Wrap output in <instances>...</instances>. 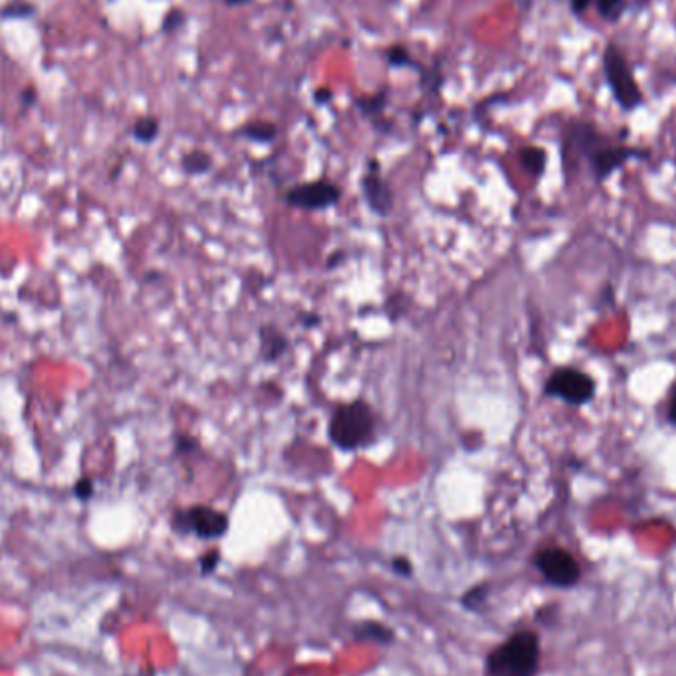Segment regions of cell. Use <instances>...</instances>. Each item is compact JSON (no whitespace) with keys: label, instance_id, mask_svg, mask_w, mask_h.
<instances>
[{"label":"cell","instance_id":"25","mask_svg":"<svg viewBox=\"0 0 676 676\" xmlns=\"http://www.w3.org/2000/svg\"><path fill=\"white\" fill-rule=\"evenodd\" d=\"M215 562H218V552H212V553H208V558H206V560L202 562V566H204V570H206V571H208L210 568L214 570Z\"/></svg>","mask_w":676,"mask_h":676},{"label":"cell","instance_id":"11","mask_svg":"<svg viewBox=\"0 0 676 676\" xmlns=\"http://www.w3.org/2000/svg\"><path fill=\"white\" fill-rule=\"evenodd\" d=\"M384 62H386V65L392 70H411L418 73L424 72V65L413 58L408 46L403 44H392L390 48L384 52Z\"/></svg>","mask_w":676,"mask_h":676},{"label":"cell","instance_id":"26","mask_svg":"<svg viewBox=\"0 0 676 676\" xmlns=\"http://www.w3.org/2000/svg\"><path fill=\"white\" fill-rule=\"evenodd\" d=\"M220 3H224L225 6H243V4H249L251 0H220Z\"/></svg>","mask_w":676,"mask_h":676},{"label":"cell","instance_id":"6","mask_svg":"<svg viewBox=\"0 0 676 676\" xmlns=\"http://www.w3.org/2000/svg\"><path fill=\"white\" fill-rule=\"evenodd\" d=\"M534 566L540 571L548 586L553 587H574L581 578L578 560L563 548H544L534 556Z\"/></svg>","mask_w":676,"mask_h":676},{"label":"cell","instance_id":"5","mask_svg":"<svg viewBox=\"0 0 676 676\" xmlns=\"http://www.w3.org/2000/svg\"><path fill=\"white\" fill-rule=\"evenodd\" d=\"M596 380L584 370L563 366V368L553 370L550 378L544 384V393L550 398H558L568 406H586L596 398Z\"/></svg>","mask_w":676,"mask_h":676},{"label":"cell","instance_id":"12","mask_svg":"<svg viewBox=\"0 0 676 676\" xmlns=\"http://www.w3.org/2000/svg\"><path fill=\"white\" fill-rule=\"evenodd\" d=\"M519 161L522 168L528 173L532 178H540L546 171V163H548V155L546 150L542 147H524L519 153Z\"/></svg>","mask_w":676,"mask_h":676},{"label":"cell","instance_id":"19","mask_svg":"<svg viewBox=\"0 0 676 676\" xmlns=\"http://www.w3.org/2000/svg\"><path fill=\"white\" fill-rule=\"evenodd\" d=\"M72 493H73V496H75V499H78V501L88 503V501L93 499V494H96V485H93L91 478L81 477L80 481H75V485H73V488H72Z\"/></svg>","mask_w":676,"mask_h":676},{"label":"cell","instance_id":"9","mask_svg":"<svg viewBox=\"0 0 676 676\" xmlns=\"http://www.w3.org/2000/svg\"><path fill=\"white\" fill-rule=\"evenodd\" d=\"M362 192L370 208L378 215H388L393 206V194L390 184L382 178L380 163L376 158H368L366 173L362 176Z\"/></svg>","mask_w":676,"mask_h":676},{"label":"cell","instance_id":"13","mask_svg":"<svg viewBox=\"0 0 676 676\" xmlns=\"http://www.w3.org/2000/svg\"><path fill=\"white\" fill-rule=\"evenodd\" d=\"M240 135L253 143H271L279 135V127L271 121H251L240 129Z\"/></svg>","mask_w":676,"mask_h":676},{"label":"cell","instance_id":"2","mask_svg":"<svg viewBox=\"0 0 676 676\" xmlns=\"http://www.w3.org/2000/svg\"><path fill=\"white\" fill-rule=\"evenodd\" d=\"M540 638L530 631H519L488 655V676H534L540 669Z\"/></svg>","mask_w":676,"mask_h":676},{"label":"cell","instance_id":"23","mask_svg":"<svg viewBox=\"0 0 676 676\" xmlns=\"http://www.w3.org/2000/svg\"><path fill=\"white\" fill-rule=\"evenodd\" d=\"M333 97H334V93H333V89H328V88H318L313 93V99H315L317 106H325V103H328Z\"/></svg>","mask_w":676,"mask_h":676},{"label":"cell","instance_id":"21","mask_svg":"<svg viewBox=\"0 0 676 676\" xmlns=\"http://www.w3.org/2000/svg\"><path fill=\"white\" fill-rule=\"evenodd\" d=\"M591 4H596V0H570V11L571 14L581 16L589 11Z\"/></svg>","mask_w":676,"mask_h":676},{"label":"cell","instance_id":"8","mask_svg":"<svg viewBox=\"0 0 676 676\" xmlns=\"http://www.w3.org/2000/svg\"><path fill=\"white\" fill-rule=\"evenodd\" d=\"M338 200H341V188H338L334 182L328 181H313V182H303L297 184L293 188H289L285 194V202L293 208L300 210H326L334 206Z\"/></svg>","mask_w":676,"mask_h":676},{"label":"cell","instance_id":"7","mask_svg":"<svg viewBox=\"0 0 676 676\" xmlns=\"http://www.w3.org/2000/svg\"><path fill=\"white\" fill-rule=\"evenodd\" d=\"M228 516L210 506H190L186 511H176L173 516V526L181 534H196L202 540L220 538L228 530Z\"/></svg>","mask_w":676,"mask_h":676},{"label":"cell","instance_id":"17","mask_svg":"<svg viewBox=\"0 0 676 676\" xmlns=\"http://www.w3.org/2000/svg\"><path fill=\"white\" fill-rule=\"evenodd\" d=\"M629 8V0H596V11L601 21L615 24L621 21Z\"/></svg>","mask_w":676,"mask_h":676},{"label":"cell","instance_id":"4","mask_svg":"<svg viewBox=\"0 0 676 676\" xmlns=\"http://www.w3.org/2000/svg\"><path fill=\"white\" fill-rule=\"evenodd\" d=\"M601 65H604V75L609 86V91L615 99V103L621 111L631 113L645 106L643 89L635 80V73L629 65L625 54L615 42H609L601 55Z\"/></svg>","mask_w":676,"mask_h":676},{"label":"cell","instance_id":"14","mask_svg":"<svg viewBox=\"0 0 676 676\" xmlns=\"http://www.w3.org/2000/svg\"><path fill=\"white\" fill-rule=\"evenodd\" d=\"M287 351V341L275 328H263L261 331V354L267 360H275Z\"/></svg>","mask_w":676,"mask_h":676},{"label":"cell","instance_id":"3","mask_svg":"<svg viewBox=\"0 0 676 676\" xmlns=\"http://www.w3.org/2000/svg\"><path fill=\"white\" fill-rule=\"evenodd\" d=\"M376 435L374 411L364 401L336 406L328 421V437L341 451H360L368 447Z\"/></svg>","mask_w":676,"mask_h":676},{"label":"cell","instance_id":"20","mask_svg":"<svg viewBox=\"0 0 676 676\" xmlns=\"http://www.w3.org/2000/svg\"><path fill=\"white\" fill-rule=\"evenodd\" d=\"M184 22H186L184 11H178V8H173V11L165 16L163 32L165 34H174V32L181 30V28L184 26Z\"/></svg>","mask_w":676,"mask_h":676},{"label":"cell","instance_id":"16","mask_svg":"<svg viewBox=\"0 0 676 676\" xmlns=\"http://www.w3.org/2000/svg\"><path fill=\"white\" fill-rule=\"evenodd\" d=\"M131 133H133L135 140H139V143L148 145L158 137V133H161V123H158V119L153 117V115L139 117L133 123Z\"/></svg>","mask_w":676,"mask_h":676},{"label":"cell","instance_id":"10","mask_svg":"<svg viewBox=\"0 0 676 676\" xmlns=\"http://www.w3.org/2000/svg\"><path fill=\"white\" fill-rule=\"evenodd\" d=\"M388 101H390V91L380 89V91L372 93V96L356 97L354 107H356V111L360 113V115H364L366 119H370L374 127H380L384 111H386V107H388Z\"/></svg>","mask_w":676,"mask_h":676},{"label":"cell","instance_id":"1","mask_svg":"<svg viewBox=\"0 0 676 676\" xmlns=\"http://www.w3.org/2000/svg\"><path fill=\"white\" fill-rule=\"evenodd\" d=\"M563 148L570 156L584 158L597 184L605 182L615 171L623 168L627 161L646 158V155H649V150L645 148L612 143V139L605 137L589 121H571L566 131Z\"/></svg>","mask_w":676,"mask_h":676},{"label":"cell","instance_id":"22","mask_svg":"<svg viewBox=\"0 0 676 676\" xmlns=\"http://www.w3.org/2000/svg\"><path fill=\"white\" fill-rule=\"evenodd\" d=\"M196 449V439L188 437V435H181L176 437V451L178 453H190V451Z\"/></svg>","mask_w":676,"mask_h":676},{"label":"cell","instance_id":"27","mask_svg":"<svg viewBox=\"0 0 676 676\" xmlns=\"http://www.w3.org/2000/svg\"><path fill=\"white\" fill-rule=\"evenodd\" d=\"M637 3L638 4H646V3H651V0H637Z\"/></svg>","mask_w":676,"mask_h":676},{"label":"cell","instance_id":"18","mask_svg":"<svg viewBox=\"0 0 676 676\" xmlns=\"http://www.w3.org/2000/svg\"><path fill=\"white\" fill-rule=\"evenodd\" d=\"M444 83H445V73L444 70H441L439 62L427 70L424 68V72L419 73V88L426 93H429V96H437L439 89L444 88Z\"/></svg>","mask_w":676,"mask_h":676},{"label":"cell","instance_id":"15","mask_svg":"<svg viewBox=\"0 0 676 676\" xmlns=\"http://www.w3.org/2000/svg\"><path fill=\"white\" fill-rule=\"evenodd\" d=\"M181 166L186 174H192V176L204 174L212 168V155L206 153V150L194 148L181 158Z\"/></svg>","mask_w":676,"mask_h":676},{"label":"cell","instance_id":"24","mask_svg":"<svg viewBox=\"0 0 676 676\" xmlns=\"http://www.w3.org/2000/svg\"><path fill=\"white\" fill-rule=\"evenodd\" d=\"M666 419H669V424L676 427V386L672 388V393H671V400H669V411H666Z\"/></svg>","mask_w":676,"mask_h":676}]
</instances>
